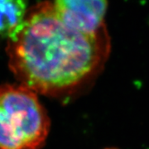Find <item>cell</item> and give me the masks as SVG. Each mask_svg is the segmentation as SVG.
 Returning a JSON list of instances; mask_svg holds the SVG:
<instances>
[{
    "label": "cell",
    "mask_w": 149,
    "mask_h": 149,
    "mask_svg": "<svg viewBox=\"0 0 149 149\" xmlns=\"http://www.w3.org/2000/svg\"><path fill=\"white\" fill-rule=\"evenodd\" d=\"M27 17V3L0 0V35L9 38L22 27Z\"/></svg>",
    "instance_id": "4"
},
{
    "label": "cell",
    "mask_w": 149,
    "mask_h": 149,
    "mask_svg": "<svg viewBox=\"0 0 149 149\" xmlns=\"http://www.w3.org/2000/svg\"><path fill=\"white\" fill-rule=\"evenodd\" d=\"M106 149H117V148H106Z\"/></svg>",
    "instance_id": "5"
},
{
    "label": "cell",
    "mask_w": 149,
    "mask_h": 149,
    "mask_svg": "<svg viewBox=\"0 0 149 149\" xmlns=\"http://www.w3.org/2000/svg\"><path fill=\"white\" fill-rule=\"evenodd\" d=\"M109 52L106 27L95 34L75 30L61 20L52 2L34 6L7 47L14 75L22 85L42 94L82 84L100 70Z\"/></svg>",
    "instance_id": "1"
},
{
    "label": "cell",
    "mask_w": 149,
    "mask_h": 149,
    "mask_svg": "<svg viewBox=\"0 0 149 149\" xmlns=\"http://www.w3.org/2000/svg\"><path fill=\"white\" fill-rule=\"evenodd\" d=\"M49 128L36 92L22 85L0 86V149H39Z\"/></svg>",
    "instance_id": "2"
},
{
    "label": "cell",
    "mask_w": 149,
    "mask_h": 149,
    "mask_svg": "<svg viewBox=\"0 0 149 149\" xmlns=\"http://www.w3.org/2000/svg\"><path fill=\"white\" fill-rule=\"evenodd\" d=\"M56 13L69 27L87 34L105 28L108 3L101 0H59L52 2Z\"/></svg>",
    "instance_id": "3"
}]
</instances>
